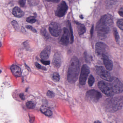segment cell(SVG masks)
<instances>
[{
    "instance_id": "32",
    "label": "cell",
    "mask_w": 123,
    "mask_h": 123,
    "mask_svg": "<svg viewBox=\"0 0 123 123\" xmlns=\"http://www.w3.org/2000/svg\"><path fill=\"white\" fill-rule=\"evenodd\" d=\"M26 0H19V5L21 7H24L25 3Z\"/></svg>"
},
{
    "instance_id": "5",
    "label": "cell",
    "mask_w": 123,
    "mask_h": 123,
    "mask_svg": "<svg viewBox=\"0 0 123 123\" xmlns=\"http://www.w3.org/2000/svg\"><path fill=\"white\" fill-rule=\"evenodd\" d=\"M95 70L97 74L103 80L110 82L113 79V77H111L109 72L102 66H96Z\"/></svg>"
},
{
    "instance_id": "8",
    "label": "cell",
    "mask_w": 123,
    "mask_h": 123,
    "mask_svg": "<svg viewBox=\"0 0 123 123\" xmlns=\"http://www.w3.org/2000/svg\"><path fill=\"white\" fill-rule=\"evenodd\" d=\"M86 97L89 100L92 102L97 103L101 98L102 95L98 91L91 90L87 92Z\"/></svg>"
},
{
    "instance_id": "18",
    "label": "cell",
    "mask_w": 123,
    "mask_h": 123,
    "mask_svg": "<svg viewBox=\"0 0 123 123\" xmlns=\"http://www.w3.org/2000/svg\"><path fill=\"white\" fill-rule=\"evenodd\" d=\"M77 29L79 35H81L83 34L86 31L85 26L83 24L80 23H76Z\"/></svg>"
},
{
    "instance_id": "6",
    "label": "cell",
    "mask_w": 123,
    "mask_h": 123,
    "mask_svg": "<svg viewBox=\"0 0 123 123\" xmlns=\"http://www.w3.org/2000/svg\"><path fill=\"white\" fill-rule=\"evenodd\" d=\"M110 82L115 94H119L123 92V84L118 78L113 77L112 80Z\"/></svg>"
},
{
    "instance_id": "24",
    "label": "cell",
    "mask_w": 123,
    "mask_h": 123,
    "mask_svg": "<svg viewBox=\"0 0 123 123\" xmlns=\"http://www.w3.org/2000/svg\"><path fill=\"white\" fill-rule=\"evenodd\" d=\"M52 79L55 82H58L60 80V76L59 73H54L52 75Z\"/></svg>"
},
{
    "instance_id": "17",
    "label": "cell",
    "mask_w": 123,
    "mask_h": 123,
    "mask_svg": "<svg viewBox=\"0 0 123 123\" xmlns=\"http://www.w3.org/2000/svg\"><path fill=\"white\" fill-rule=\"evenodd\" d=\"M12 14L16 17L20 18L24 16V13L20 8L16 7L13 10Z\"/></svg>"
},
{
    "instance_id": "31",
    "label": "cell",
    "mask_w": 123,
    "mask_h": 123,
    "mask_svg": "<svg viewBox=\"0 0 123 123\" xmlns=\"http://www.w3.org/2000/svg\"><path fill=\"white\" fill-rule=\"evenodd\" d=\"M26 28L28 29L31 30V31H32V32H33V33H37V30H36L35 29H34V28H33L31 26L29 25H26Z\"/></svg>"
},
{
    "instance_id": "27",
    "label": "cell",
    "mask_w": 123,
    "mask_h": 123,
    "mask_svg": "<svg viewBox=\"0 0 123 123\" xmlns=\"http://www.w3.org/2000/svg\"><path fill=\"white\" fill-rule=\"evenodd\" d=\"M117 25L119 28L123 31V20L120 19L117 21Z\"/></svg>"
},
{
    "instance_id": "14",
    "label": "cell",
    "mask_w": 123,
    "mask_h": 123,
    "mask_svg": "<svg viewBox=\"0 0 123 123\" xmlns=\"http://www.w3.org/2000/svg\"><path fill=\"white\" fill-rule=\"evenodd\" d=\"M62 61V56L58 52L55 54L53 59V64L55 68L58 69L60 67Z\"/></svg>"
},
{
    "instance_id": "34",
    "label": "cell",
    "mask_w": 123,
    "mask_h": 123,
    "mask_svg": "<svg viewBox=\"0 0 123 123\" xmlns=\"http://www.w3.org/2000/svg\"><path fill=\"white\" fill-rule=\"evenodd\" d=\"M20 98H21L22 100H24L25 99V96L23 93H21L19 95Z\"/></svg>"
},
{
    "instance_id": "19",
    "label": "cell",
    "mask_w": 123,
    "mask_h": 123,
    "mask_svg": "<svg viewBox=\"0 0 123 123\" xmlns=\"http://www.w3.org/2000/svg\"><path fill=\"white\" fill-rule=\"evenodd\" d=\"M40 110L43 113L48 117H50L52 115V113L51 110L47 108L44 106H42L40 108Z\"/></svg>"
},
{
    "instance_id": "21",
    "label": "cell",
    "mask_w": 123,
    "mask_h": 123,
    "mask_svg": "<svg viewBox=\"0 0 123 123\" xmlns=\"http://www.w3.org/2000/svg\"><path fill=\"white\" fill-rule=\"evenodd\" d=\"M95 82V78L92 75L89 76L88 80V84L90 87L92 86Z\"/></svg>"
},
{
    "instance_id": "29",
    "label": "cell",
    "mask_w": 123,
    "mask_h": 123,
    "mask_svg": "<svg viewBox=\"0 0 123 123\" xmlns=\"http://www.w3.org/2000/svg\"><path fill=\"white\" fill-rule=\"evenodd\" d=\"M35 66L38 69L42 70H47L46 68L45 67H42L41 65H40L38 62H36L35 63Z\"/></svg>"
},
{
    "instance_id": "30",
    "label": "cell",
    "mask_w": 123,
    "mask_h": 123,
    "mask_svg": "<svg viewBox=\"0 0 123 123\" xmlns=\"http://www.w3.org/2000/svg\"><path fill=\"white\" fill-rule=\"evenodd\" d=\"M47 95L49 98H54L55 96V94L54 92L51 91H48L47 93Z\"/></svg>"
},
{
    "instance_id": "10",
    "label": "cell",
    "mask_w": 123,
    "mask_h": 123,
    "mask_svg": "<svg viewBox=\"0 0 123 123\" xmlns=\"http://www.w3.org/2000/svg\"><path fill=\"white\" fill-rule=\"evenodd\" d=\"M68 10V7L67 3L64 1H62L57 6L55 15L59 18L63 17L67 13Z\"/></svg>"
},
{
    "instance_id": "7",
    "label": "cell",
    "mask_w": 123,
    "mask_h": 123,
    "mask_svg": "<svg viewBox=\"0 0 123 123\" xmlns=\"http://www.w3.org/2000/svg\"><path fill=\"white\" fill-rule=\"evenodd\" d=\"M90 73V68L86 64H84L81 68V72L79 78V83L81 85L86 84L88 76Z\"/></svg>"
},
{
    "instance_id": "4",
    "label": "cell",
    "mask_w": 123,
    "mask_h": 123,
    "mask_svg": "<svg viewBox=\"0 0 123 123\" xmlns=\"http://www.w3.org/2000/svg\"><path fill=\"white\" fill-rule=\"evenodd\" d=\"M98 87L106 96L112 97L115 94L111 83L104 81H100L98 83Z\"/></svg>"
},
{
    "instance_id": "26",
    "label": "cell",
    "mask_w": 123,
    "mask_h": 123,
    "mask_svg": "<svg viewBox=\"0 0 123 123\" xmlns=\"http://www.w3.org/2000/svg\"><path fill=\"white\" fill-rule=\"evenodd\" d=\"M113 34L115 37V39L117 42H118L119 41V37L118 33L116 29L114 28L113 29Z\"/></svg>"
},
{
    "instance_id": "9",
    "label": "cell",
    "mask_w": 123,
    "mask_h": 123,
    "mask_svg": "<svg viewBox=\"0 0 123 123\" xmlns=\"http://www.w3.org/2000/svg\"><path fill=\"white\" fill-rule=\"evenodd\" d=\"M108 47L104 43L98 42L95 45V52L97 55L102 56L103 54L106 55L108 53Z\"/></svg>"
},
{
    "instance_id": "12",
    "label": "cell",
    "mask_w": 123,
    "mask_h": 123,
    "mask_svg": "<svg viewBox=\"0 0 123 123\" xmlns=\"http://www.w3.org/2000/svg\"><path fill=\"white\" fill-rule=\"evenodd\" d=\"M70 34L68 29L66 28H63V33L60 39L59 43L63 46H67L69 43Z\"/></svg>"
},
{
    "instance_id": "20",
    "label": "cell",
    "mask_w": 123,
    "mask_h": 123,
    "mask_svg": "<svg viewBox=\"0 0 123 123\" xmlns=\"http://www.w3.org/2000/svg\"><path fill=\"white\" fill-rule=\"evenodd\" d=\"M41 33L42 35L46 39H48L49 38V34L46 31V29L44 28H43L41 30Z\"/></svg>"
},
{
    "instance_id": "11",
    "label": "cell",
    "mask_w": 123,
    "mask_h": 123,
    "mask_svg": "<svg viewBox=\"0 0 123 123\" xmlns=\"http://www.w3.org/2000/svg\"><path fill=\"white\" fill-rule=\"evenodd\" d=\"M50 33L54 37H57L59 36L61 32V29L58 24L56 23H51L49 27Z\"/></svg>"
},
{
    "instance_id": "16",
    "label": "cell",
    "mask_w": 123,
    "mask_h": 123,
    "mask_svg": "<svg viewBox=\"0 0 123 123\" xmlns=\"http://www.w3.org/2000/svg\"><path fill=\"white\" fill-rule=\"evenodd\" d=\"M11 69L12 73L15 77H19L21 76L22 72L20 68L18 66L16 65H12L11 68Z\"/></svg>"
},
{
    "instance_id": "3",
    "label": "cell",
    "mask_w": 123,
    "mask_h": 123,
    "mask_svg": "<svg viewBox=\"0 0 123 123\" xmlns=\"http://www.w3.org/2000/svg\"><path fill=\"white\" fill-rule=\"evenodd\" d=\"M80 62L77 57L74 56L70 62L67 74V80L70 83H74L78 78L80 72Z\"/></svg>"
},
{
    "instance_id": "33",
    "label": "cell",
    "mask_w": 123,
    "mask_h": 123,
    "mask_svg": "<svg viewBox=\"0 0 123 123\" xmlns=\"http://www.w3.org/2000/svg\"><path fill=\"white\" fill-rule=\"evenodd\" d=\"M41 62L42 64L45 65H49L50 64V62L49 61H46V60L42 59Z\"/></svg>"
},
{
    "instance_id": "35",
    "label": "cell",
    "mask_w": 123,
    "mask_h": 123,
    "mask_svg": "<svg viewBox=\"0 0 123 123\" xmlns=\"http://www.w3.org/2000/svg\"><path fill=\"white\" fill-rule=\"evenodd\" d=\"M118 13L120 16L123 17V10H121L119 11Z\"/></svg>"
},
{
    "instance_id": "22",
    "label": "cell",
    "mask_w": 123,
    "mask_h": 123,
    "mask_svg": "<svg viewBox=\"0 0 123 123\" xmlns=\"http://www.w3.org/2000/svg\"><path fill=\"white\" fill-rule=\"evenodd\" d=\"M69 23V28L70 29V43L72 44L73 43V41H74V38H73V34L72 29V27H71V24L70 22L68 21Z\"/></svg>"
},
{
    "instance_id": "13",
    "label": "cell",
    "mask_w": 123,
    "mask_h": 123,
    "mask_svg": "<svg viewBox=\"0 0 123 123\" xmlns=\"http://www.w3.org/2000/svg\"><path fill=\"white\" fill-rule=\"evenodd\" d=\"M102 57L104 64L106 69L108 71L112 70L113 68V64L112 61L106 55L103 54L102 55Z\"/></svg>"
},
{
    "instance_id": "2",
    "label": "cell",
    "mask_w": 123,
    "mask_h": 123,
    "mask_svg": "<svg viewBox=\"0 0 123 123\" xmlns=\"http://www.w3.org/2000/svg\"><path fill=\"white\" fill-rule=\"evenodd\" d=\"M103 106L107 112H116L123 107V97L121 96H117L108 98L104 102Z\"/></svg>"
},
{
    "instance_id": "23",
    "label": "cell",
    "mask_w": 123,
    "mask_h": 123,
    "mask_svg": "<svg viewBox=\"0 0 123 123\" xmlns=\"http://www.w3.org/2000/svg\"><path fill=\"white\" fill-rule=\"evenodd\" d=\"M26 107L29 109H33L35 108L36 106L35 103L31 101H28L26 103Z\"/></svg>"
},
{
    "instance_id": "36",
    "label": "cell",
    "mask_w": 123,
    "mask_h": 123,
    "mask_svg": "<svg viewBox=\"0 0 123 123\" xmlns=\"http://www.w3.org/2000/svg\"><path fill=\"white\" fill-rule=\"evenodd\" d=\"M49 0L54 3H57L60 1V0Z\"/></svg>"
},
{
    "instance_id": "28",
    "label": "cell",
    "mask_w": 123,
    "mask_h": 123,
    "mask_svg": "<svg viewBox=\"0 0 123 123\" xmlns=\"http://www.w3.org/2000/svg\"><path fill=\"white\" fill-rule=\"evenodd\" d=\"M12 25L14 27V28L16 30H18L19 29V26L18 22L15 20H13L11 22Z\"/></svg>"
},
{
    "instance_id": "15",
    "label": "cell",
    "mask_w": 123,
    "mask_h": 123,
    "mask_svg": "<svg viewBox=\"0 0 123 123\" xmlns=\"http://www.w3.org/2000/svg\"><path fill=\"white\" fill-rule=\"evenodd\" d=\"M51 48L50 46L46 47L40 54V57L42 59L46 60L49 59L51 54Z\"/></svg>"
},
{
    "instance_id": "37",
    "label": "cell",
    "mask_w": 123,
    "mask_h": 123,
    "mask_svg": "<svg viewBox=\"0 0 123 123\" xmlns=\"http://www.w3.org/2000/svg\"><path fill=\"white\" fill-rule=\"evenodd\" d=\"M94 123H101L100 121H96L94 122Z\"/></svg>"
},
{
    "instance_id": "1",
    "label": "cell",
    "mask_w": 123,
    "mask_h": 123,
    "mask_svg": "<svg viewBox=\"0 0 123 123\" xmlns=\"http://www.w3.org/2000/svg\"><path fill=\"white\" fill-rule=\"evenodd\" d=\"M113 23V18L111 15L106 14L102 16L96 25V31L99 38L103 39L105 38Z\"/></svg>"
},
{
    "instance_id": "25",
    "label": "cell",
    "mask_w": 123,
    "mask_h": 123,
    "mask_svg": "<svg viewBox=\"0 0 123 123\" xmlns=\"http://www.w3.org/2000/svg\"><path fill=\"white\" fill-rule=\"evenodd\" d=\"M26 21L29 23L33 24L36 23V20L34 16H31L27 18L26 19Z\"/></svg>"
}]
</instances>
